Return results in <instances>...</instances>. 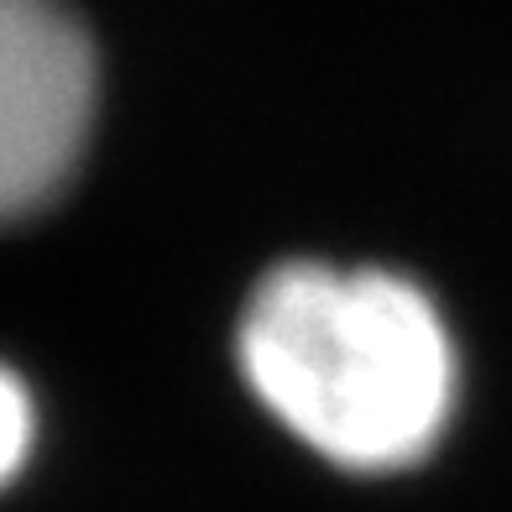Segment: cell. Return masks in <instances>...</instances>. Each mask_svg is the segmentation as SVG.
<instances>
[{
    "mask_svg": "<svg viewBox=\"0 0 512 512\" xmlns=\"http://www.w3.org/2000/svg\"><path fill=\"white\" fill-rule=\"evenodd\" d=\"M241 377L277 424L345 471L429 460L460 403V351L403 272L283 262L246 298Z\"/></svg>",
    "mask_w": 512,
    "mask_h": 512,
    "instance_id": "6da1fadb",
    "label": "cell"
},
{
    "mask_svg": "<svg viewBox=\"0 0 512 512\" xmlns=\"http://www.w3.org/2000/svg\"><path fill=\"white\" fill-rule=\"evenodd\" d=\"M100 58L68 0H0V230L42 215L95 136Z\"/></svg>",
    "mask_w": 512,
    "mask_h": 512,
    "instance_id": "7a4b0ae2",
    "label": "cell"
},
{
    "mask_svg": "<svg viewBox=\"0 0 512 512\" xmlns=\"http://www.w3.org/2000/svg\"><path fill=\"white\" fill-rule=\"evenodd\" d=\"M37 445V403H32V387L16 377V371L0 361V486L21 476Z\"/></svg>",
    "mask_w": 512,
    "mask_h": 512,
    "instance_id": "3957f363",
    "label": "cell"
}]
</instances>
